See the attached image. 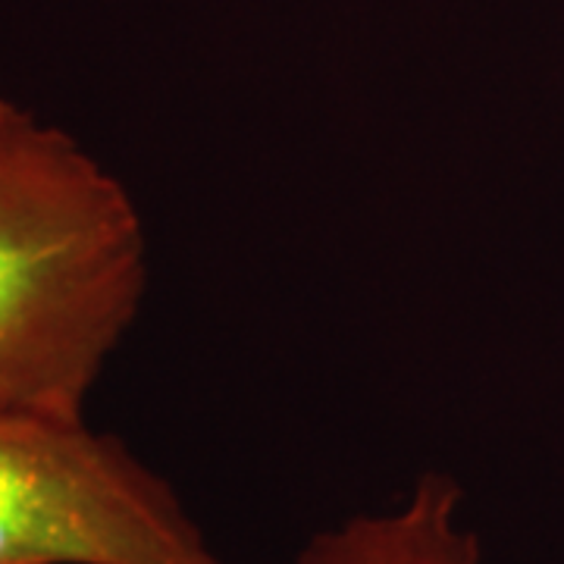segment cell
<instances>
[{"label":"cell","instance_id":"cell-1","mask_svg":"<svg viewBox=\"0 0 564 564\" xmlns=\"http://www.w3.org/2000/svg\"><path fill=\"white\" fill-rule=\"evenodd\" d=\"M148 270L126 182L0 98V414L82 417L139 321Z\"/></svg>","mask_w":564,"mask_h":564},{"label":"cell","instance_id":"cell-2","mask_svg":"<svg viewBox=\"0 0 564 564\" xmlns=\"http://www.w3.org/2000/svg\"><path fill=\"white\" fill-rule=\"evenodd\" d=\"M0 564L226 562L120 436L85 414H0Z\"/></svg>","mask_w":564,"mask_h":564},{"label":"cell","instance_id":"cell-3","mask_svg":"<svg viewBox=\"0 0 564 564\" xmlns=\"http://www.w3.org/2000/svg\"><path fill=\"white\" fill-rule=\"evenodd\" d=\"M292 564H489L464 514L462 484L423 470L402 499L317 530Z\"/></svg>","mask_w":564,"mask_h":564}]
</instances>
